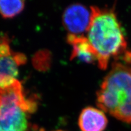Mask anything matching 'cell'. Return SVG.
<instances>
[{"mask_svg":"<svg viewBox=\"0 0 131 131\" xmlns=\"http://www.w3.org/2000/svg\"><path fill=\"white\" fill-rule=\"evenodd\" d=\"M27 109L21 107L9 108L0 112V131H29Z\"/></svg>","mask_w":131,"mask_h":131,"instance_id":"8992f818","label":"cell"},{"mask_svg":"<svg viewBox=\"0 0 131 131\" xmlns=\"http://www.w3.org/2000/svg\"><path fill=\"white\" fill-rule=\"evenodd\" d=\"M107 119L102 111L96 108H84L80 115L78 126L81 131H104Z\"/></svg>","mask_w":131,"mask_h":131,"instance_id":"52a82bcc","label":"cell"},{"mask_svg":"<svg viewBox=\"0 0 131 131\" xmlns=\"http://www.w3.org/2000/svg\"><path fill=\"white\" fill-rule=\"evenodd\" d=\"M26 61V58L24 54L13 50L0 55V88L10 86L17 80L19 67Z\"/></svg>","mask_w":131,"mask_h":131,"instance_id":"5b68a950","label":"cell"},{"mask_svg":"<svg viewBox=\"0 0 131 131\" xmlns=\"http://www.w3.org/2000/svg\"><path fill=\"white\" fill-rule=\"evenodd\" d=\"M68 42L72 47L71 59H78L82 62L92 63L97 62L95 53L84 35L68 34Z\"/></svg>","mask_w":131,"mask_h":131,"instance_id":"ba28073f","label":"cell"},{"mask_svg":"<svg viewBox=\"0 0 131 131\" xmlns=\"http://www.w3.org/2000/svg\"><path fill=\"white\" fill-rule=\"evenodd\" d=\"M92 16L86 38L95 53L98 67L107 68L112 57L126 51L127 42L114 10L91 7Z\"/></svg>","mask_w":131,"mask_h":131,"instance_id":"6da1fadb","label":"cell"},{"mask_svg":"<svg viewBox=\"0 0 131 131\" xmlns=\"http://www.w3.org/2000/svg\"><path fill=\"white\" fill-rule=\"evenodd\" d=\"M21 106L30 113L37 108L34 101L26 97L23 87L18 80L4 88H0V111L9 108Z\"/></svg>","mask_w":131,"mask_h":131,"instance_id":"277c9868","label":"cell"},{"mask_svg":"<svg viewBox=\"0 0 131 131\" xmlns=\"http://www.w3.org/2000/svg\"><path fill=\"white\" fill-rule=\"evenodd\" d=\"M24 1H0V14L4 18H12L23 10Z\"/></svg>","mask_w":131,"mask_h":131,"instance_id":"9c48e42d","label":"cell"},{"mask_svg":"<svg viewBox=\"0 0 131 131\" xmlns=\"http://www.w3.org/2000/svg\"><path fill=\"white\" fill-rule=\"evenodd\" d=\"M101 111L122 122L131 123V68L115 62L97 92Z\"/></svg>","mask_w":131,"mask_h":131,"instance_id":"7a4b0ae2","label":"cell"},{"mask_svg":"<svg viewBox=\"0 0 131 131\" xmlns=\"http://www.w3.org/2000/svg\"><path fill=\"white\" fill-rule=\"evenodd\" d=\"M55 131H64V130H55Z\"/></svg>","mask_w":131,"mask_h":131,"instance_id":"30bf717a","label":"cell"},{"mask_svg":"<svg viewBox=\"0 0 131 131\" xmlns=\"http://www.w3.org/2000/svg\"><path fill=\"white\" fill-rule=\"evenodd\" d=\"M91 16V9L80 4H72L63 13V25L68 34L83 35L89 28Z\"/></svg>","mask_w":131,"mask_h":131,"instance_id":"3957f363","label":"cell"}]
</instances>
